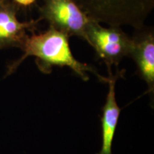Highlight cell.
Here are the masks:
<instances>
[{
    "label": "cell",
    "instance_id": "cell-1",
    "mask_svg": "<svg viewBox=\"0 0 154 154\" xmlns=\"http://www.w3.org/2000/svg\"><path fill=\"white\" fill-rule=\"evenodd\" d=\"M69 39L66 34L51 27L41 33H32L21 49L23 54L9 63L5 76L16 72L26 58L33 57L38 69L44 74H50L54 66H66L84 81L88 80L87 72H91L101 82H107L108 78L98 74L94 67L77 60L71 50Z\"/></svg>",
    "mask_w": 154,
    "mask_h": 154
},
{
    "label": "cell",
    "instance_id": "cell-2",
    "mask_svg": "<svg viewBox=\"0 0 154 154\" xmlns=\"http://www.w3.org/2000/svg\"><path fill=\"white\" fill-rule=\"evenodd\" d=\"M86 15L108 26L140 29L154 8V0H74Z\"/></svg>",
    "mask_w": 154,
    "mask_h": 154
},
{
    "label": "cell",
    "instance_id": "cell-3",
    "mask_svg": "<svg viewBox=\"0 0 154 154\" xmlns=\"http://www.w3.org/2000/svg\"><path fill=\"white\" fill-rule=\"evenodd\" d=\"M86 42L106 65L109 74L112 73V66H117L124 57H129L131 49V36L121 26L106 27L92 19L86 29Z\"/></svg>",
    "mask_w": 154,
    "mask_h": 154
},
{
    "label": "cell",
    "instance_id": "cell-4",
    "mask_svg": "<svg viewBox=\"0 0 154 154\" xmlns=\"http://www.w3.org/2000/svg\"><path fill=\"white\" fill-rule=\"evenodd\" d=\"M38 12L39 18L49 27L86 42V29L91 19L74 0H42Z\"/></svg>",
    "mask_w": 154,
    "mask_h": 154
},
{
    "label": "cell",
    "instance_id": "cell-5",
    "mask_svg": "<svg viewBox=\"0 0 154 154\" xmlns=\"http://www.w3.org/2000/svg\"><path fill=\"white\" fill-rule=\"evenodd\" d=\"M19 7L12 0L0 2V49L16 47L22 49L29 34L34 33L42 19L38 17L27 22L17 19Z\"/></svg>",
    "mask_w": 154,
    "mask_h": 154
},
{
    "label": "cell",
    "instance_id": "cell-6",
    "mask_svg": "<svg viewBox=\"0 0 154 154\" xmlns=\"http://www.w3.org/2000/svg\"><path fill=\"white\" fill-rule=\"evenodd\" d=\"M129 57L134 59L140 78L148 86L152 97L154 93V29L144 25L135 29L131 36Z\"/></svg>",
    "mask_w": 154,
    "mask_h": 154
},
{
    "label": "cell",
    "instance_id": "cell-7",
    "mask_svg": "<svg viewBox=\"0 0 154 154\" xmlns=\"http://www.w3.org/2000/svg\"><path fill=\"white\" fill-rule=\"evenodd\" d=\"M124 71L113 75L109 74L108 77L109 91H108L106 103L102 111L101 116L102 128V146L101 149L97 154H112V143L114 135L118 124L119 118L120 116L121 109L116 100L115 86L116 81L122 77Z\"/></svg>",
    "mask_w": 154,
    "mask_h": 154
},
{
    "label": "cell",
    "instance_id": "cell-8",
    "mask_svg": "<svg viewBox=\"0 0 154 154\" xmlns=\"http://www.w3.org/2000/svg\"><path fill=\"white\" fill-rule=\"evenodd\" d=\"M14 2L19 6V7H30L35 3L36 0H12Z\"/></svg>",
    "mask_w": 154,
    "mask_h": 154
},
{
    "label": "cell",
    "instance_id": "cell-9",
    "mask_svg": "<svg viewBox=\"0 0 154 154\" xmlns=\"http://www.w3.org/2000/svg\"><path fill=\"white\" fill-rule=\"evenodd\" d=\"M2 2V0H0V2Z\"/></svg>",
    "mask_w": 154,
    "mask_h": 154
}]
</instances>
